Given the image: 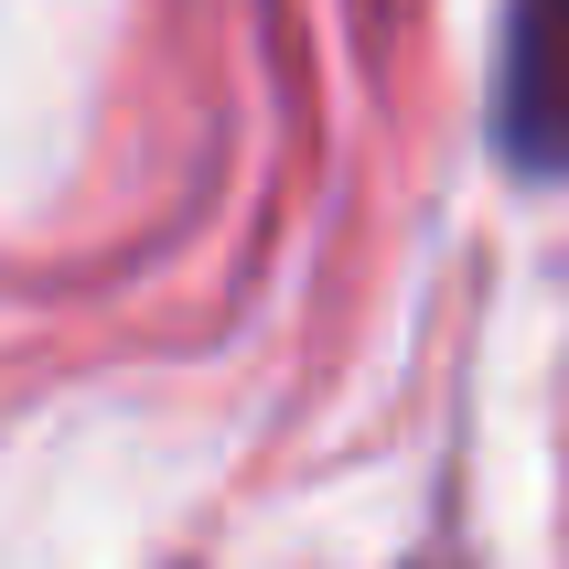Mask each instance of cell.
Listing matches in <instances>:
<instances>
[{"label":"cell","mask_w":569,"mask_h":569,"mask_svg":"<svg viewBox=\"0 0 569 569\" xmlns=\"http://www.w3.org/2000/svg\"><path fill=\"white\" fill-rule=\"evenodd\" d=\"M506 161L569 172V0H516L506 22Z\"/></svg>","instance_id":"obj_1"}]
</instances>
